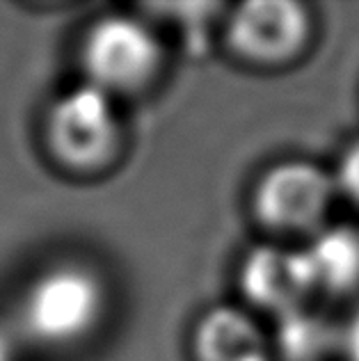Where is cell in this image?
Segmentation results:
<instances>
[{
	"label": "cell",
	"mask_w": 359,
	"mask_h": 361,
	"mask_svg": "<svg viewBox=\"0 0 359 361\" xmlns=\"http://www.w3.org/2000/svg\"><path fill=\"white\" fill-rule=\"evenodd\" d=\"M316 290L348 295L359 288V229L334 224L318 229L302 247Z\"/></svg>",
	"instance_id": "cell-8"
},
{
	"label": "cell",
	"mask_w": 359,
	"mask_h": 361,
	"mask_svg": "<svg viewBox=\"0 0 359 361\" xmlns=\"http://www.w3.org/2000/svg\"><path fill=\"white\" fill-rule=\"evenodd\" d=\"M332 178L336 185V195H343L355 206H359V140L351 142L341 151Z\"/></svg>",
	"instance_id": "cell-10"
},
{
	"label": "cell",
	"mask_w": 359,
	"mask_h": 361,
	"mask_svg": "<svg viewBox=\"0 0 359 361\" xmlns=\"http://www.w3.org/2000/svg\"><path fill=\"white\" fill-rule=\"evenodd\" d=\"M309 9L296 0H248L226 21L231 53L257 66H279L300 58L311 42Z\"/></svg>",
	"instance_id": "cell-5"
},
{
	"label": "cell",
	"mask_w": 359,
	"mask_h": 361,
	"mask_svg": "<svg viewBox=\"0 0 359 361\" xmlns=\"http://www.w3.org/2000/svg\"><path fill=\"white\" fill-rule=\"evenodd\" d=\"M0 361H12V348L3 334H0Z\"/></svg>",
	"instance_id": "cell-12"
},
{
	"label": "cell",
	"mask_w": 359,
	"mask_h": 361,
	"mask_svg": "<svg viewBox=\"0 0 359 361\" xmlns=\"http://www.w3.org/2000/svg\"><path fill=\"white\" fill-rule=\"evenodd\" d=\"M193 355L197 361H272L259 322L231 304L213 307L197 320Z\"/></svg>",
	"instance_id": "cell-7"
},
{
	"label": "cell",
	"mask_w": 359,
	"mask_h": 361,
	"mask_svg": "<svg viewBox=\"0 0 359 361\" xmlns=\"http://www.w3.org/2000/svg\"><path fill=\"white\" fill-rule=\"evenodd\" d=\"M343 353L348 361H359V309L343 329Z\"/></svg>",
	"instance_id": "cell-11"
},
{
	"label": "cell",
	"mask_w": 359,
	"mask_h": 361,
	"mask_svg": "<svg viewBox=\"0 0 359 361\" xmlns=\"http://www.w3.org/2000/svg\"><path fill=\"white\" fill-rule=\"evenodd\" d=\"M106 298V286L92 268L75 261L55 263L28 283L18 322L42 345H73L99 327Z\"/></svg>",
	"instance_id": "cell-1"
},
{
	"label": "cell",
	"mask_w": 359,
	"mask_h": 361,
	"mask_svg": "<svg viewBox=\"0 0 359 361\" xmlns=\"http://www.w3.org/2000/svg\"><path fill=\"white\" fill-rule=\"evenodd\" d=\"M44 137L51 156L64 167L78 172L106 167L121 142L115 97L90 82L64 92L46 112Z\"/></svg>",
	"instance_id": "cell-3"
},
{
	"label": "cell",
	"mask_w": 359,
	"mask_h": 361,
	"mask_svg": "<svg viewBox=\"0 0 359 361\" xmlns=\"http://www.w3.org/2000/svg\"><path fill=\"white\" fill-rule=\"evenodd\" d=\"M336 197L332 172L311 160H281L252 190V213L275 233H316Z\"/></svg>",
	"instance_id": "cell-4"
},
{
	"label": "cell",
	"mask_w": 359,
	"mask_h": 361,
	"mask_svg": "<svg viewBox=\"0 0 359 361\" xmlns=\"http://www.w3.org/2000/svg\"><path fill=\"white\" fill-rule=\"evenodd\" d=\"M165 60L158 35L138 16L106 14L94 21L80 44L87 82L110 97L133 94L156 80Z\"/></svg>",
	"instance_id": "cell-2"
},
{
	"label": "cell",
	"mask_w": 359,
	"mask_h": 361,
	"mask_svg": "<svg viewBox=\"0 0 359 361\" xmlns=\"http://www.w3.org/2000/svg\"><path fill=\"white\" fill-rule=\"evenodd\" d=\"M241 288L252 307L286 316L314 293L307 256L281 245H257L241 263Z\"/></svg>",
	"instance_id": "cell-6"
},
{
	"label": "cell",
	"mask_w": 359,
	"mask_h": 361,
	"mask_svg": "<svg viewBox=\"0 0 359 361\" xmlns=\"http://www.w3.org/2000/svg\"><path fill=\"white\" fill-rule=\"evenodd\" d=\"M332 348V327L305 307L279 318V350L288 361H318Z\"/></svg>",
	"instance_id": "cell-9"
}]
</instances>
